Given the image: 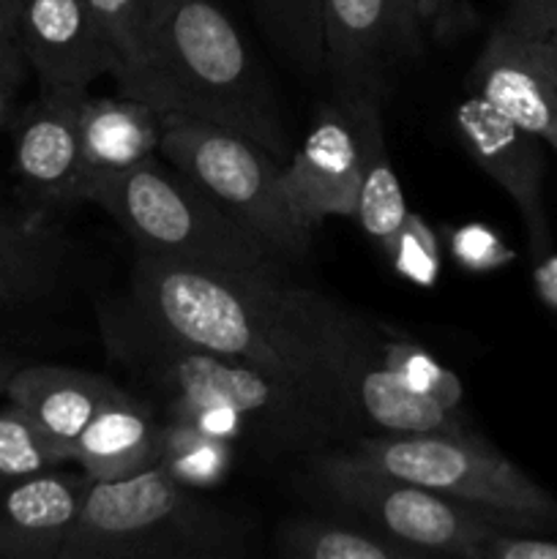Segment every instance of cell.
<instances>
[{"mask_svg":"<svg viewBox=\"0 0 557 559\" xmlns=\"http://www.w3.org/2000/svg\"><path fill=\"white\" fill-rule=\"evenodd\" d=\"M129 306L162 331L278 377L347 435L364 429L358 377L380 333L349 306L293 282L284 267L211 271L137 257Z\"/></svg>","mask_w":557,"mask_h":559,"instance_id":"6da1fadb","label":"cell"},{"mask_svg":"<svg viewBox=\"0 0 557 559\" xmlns=\"http://www.w3.org/2000/svg\"><path fill=\"white\" fill-rule=\"evenodd\" d=\"M115 82L158 112L227 126L282 164L293 156L276 91L216 0H156L140 63Z\"/></svg>","mask_w":557,"mask_h":559,"instance_id":"7a4b0ae2","label":"cell"},{"mask_svg":"<svg viewBox=\"0 0 557 559\" xmlns=\"http://www.w3.org/2000/svg\"><path fill=\"white\" fill-rule=\"evenodd\" d=\"M109 355L158 393L173 420L200 407H233L249 420L257 451H322L347 431L306 393L249 364L197 347L147 322L129 300L104 306Z\"/></svg>","mask_w":557,"mask_h":559,"instance_id":"3957f363","label":"cell"},{"mask_svg":"<svg viewBox=\"0 0 557 559\" xmlns=\"http://www.w3.org/2000/svg\"><path fill=\"white\" fill-rule=\"evenodd\" d=\"M85 202L109 213L140 257L211 271L284 267L271 246L156 153L120 173L91 175Z\"/></svg>","mask_w":557,"mask_h":559,"instance_id":"277c9868","label":"cell"},{"mask_svg":"<svg viewBox=\"0 0 557 559\" xmlns=\"http://www.w3.org/2000/svg\"><path fill=\"white\" fill-rule=\"evenodd\" d=\"M244 533L229 513L162 467L126 480H91L63 559H229Z\"/></svg>","mask_w":557,"mask_h":559,"instance_id":"5b68a950","label":"cell"},{"mask_svg":"<svg viewBox=\"0 0 557 559\" xmlns=\"http://www.w3.org/2000/svg\"><path fill=\"white\" fill-rule=\"evenodd\" d=\"M364 462L459 502L506 533H555L557 500L478 431L470 435L358 437Z\"/></svg>","mask_w":557,"mask_h":559,"instance_id":"8992f818","label":"cell"},{"mask_svg":"<svg viewBox=\"0 0 557 559\" xmlns=\"http://www.w3.org/2000/svg\"><path fill=\"white\" fill-rule=\"evenodd\" d=\"M306 484L339 516L393 540L413 557L484 559V546L506 533L459 502L364 462L349 448L317 451Z\"/></svg>","mask_w":557,"mask_h":559,"instance_id":"52a82bcc","label":"cell"},{"mask_svg":"<svg viewBox=\"0 0 557 559\" xmlns=\"http://www.w3.org/2000/svg\"><path fill=\"white\" fill-rule=\"evenodd\" d=\"M158 156L284 262L306 254L311 233L300 229L289 213L284 164L254 140L211 120L162 112Z\"/></svg>","mask_w":557,"mask_h":559,"instance_id":"ba28073f","label":"cell"},{"mask_svg":"<svg viewBox=\"0 0 557 559\" xmlns=\"http://www.w3.org/2000/svg\"><path fill=\"white\" fill-rule=\"evenodd\" d=\"M322 31L336 104L386 98L391 69L415 58L424 36L410 0H322Z\"/></svg>","mask_w":557,"mask_h":559,"instance_id":"9c48e42d","label":"cell"},{"mask_svg":"<svg viewBox=\"0 0 557 559\" xmlns=\"http://www.w3.org/2000/svg\"><path fill=\"white\" fill-rule=\"evenodd\" d=\"M87 93H38L20 109L14 136V173L38 213L85 202L87 162L80 136V104Z\"/></svg>","mask_w":557,"mask_h":559,"instance_id":"30bf717a","label":"cell"},{"mask_svg":"<svg viewBox=\"0 0 557 559\" xmlns=\"http://www.w3.org/2000/svg\"><path fill=\"white\" fill-rule=\"evenodd\" d=\"M16 33L38 93H87L120 71L87 0H16Z\"/></svg>","mask_w":557,"mask_h":559,"instance_id":"8fae6325","label":"cell"},{"mask_svg":"<svg viewBox=\"0 0 557 559\" xmlns=\"http://www.w3.org/2000/svg\"><path fill=\"white\" fill-rule=\"evenodd\" d=\"M473 96L557 151V41L497 25L467 76Z\"/></svg>","mask_w":557,"mask_h":559,"instance_id":"7c38bea8","label":"cell"},{"mask_svg":"<svg viewBox=\"0 0 557 559\" xmlns=\"http://www.w3.org/2000/svg\"><path fill=\"white\" fill-rule=\"evenodd\" d=\"M464 151L517 205L535 260L552 254V229L544 207V142L470 93L453 109Z\"/></svg>","mask_w":557,"mask_h":559,"instance_id":"4fadbf2b","label":"cell"},{"mask_svg":"<svg viewBox=\"0 0 557 559\" xmlns=\"http://www.w3.org/2000/svg\"><path fill=\"white\" fill-rule=\"evenodd\" d=\"M284 197L295 224L315 233L325 218L358 211V145L342 107H325L282 167Z\"/></svg>","mask_w":557,"mask_h":559,"instance_id":"5bb4252c","label":"cell"},{"mask_svg":"<svg viewBox=\"0 0 557 559\" xmlns=\"http://www.w3.org/2000/svg\"><path fill=\"white\" fill-rule=\"evenodd\" d=\"M91 478L60 467L0 480V559H63Z\"/></svg>","mask_w":557,"mask_h":559,"instance_id":"9a60e30c","label":"cell"},{"mask_svg":"<svg viewBox=\"0 0 557 559\" xmlns=\"http://www.w3.org/2000/svg\"><path fill=\"white\" fill-rule=\"evenodd\" d=\"M71 243L47 213L0 211V311L49 304L71 273Z\"/></svg>","mask_w":557,"mask_h":559,"instance_id":"2e32d148","label":"cell"},{"mask_svg":"<svg viewBox=\"0 0 557 559\" xmlns=\"http://www.w3.org/2000/svg\"><path fill=\"white\" fill-rule=\"evenodd\" d=\"M158 448L162 420L151 404L118 385L71 442L69 462L91 480H126L156 467Z\"/></svg>","mask_w":557,"mask_h":559,"instance_id":"e0dca14e","label":"cell"},{"mask_svg":"<svg viewBox=\"0 0 557 559\" xmlns=\"http://www.w3.org/2000/svg\"><path fill=\"white\" fill-rule=\"evenodd\" d=\"M118 382L93 371L55 364H22L5 385V402L16 404L44 435L69 453L96 409Z\"/></svg>","mask_w":557,"mask_h":559,"instance_id":"ac0fdd59","label":"cell"},{"mask_svg":"<svg viewBox=\"0 0 557 559\" xmlns=\"http://www.w3.org/2000/svg\"><path fill=\"white\" fill-rule=\"evenodd\" d=\"M339 107L347 115L355 131V145H358L360 189L355 218H358L360 229L386 251L410 207L404 202L402 183H399L391 153H388L382 96H360L347 104H339Z\"/></svg>","mask_w":557,"mask_h":559,"instance_id":"d6986e66","label":"cell"},{"mask_svg":"<svg viewBox=\"0 0 557 559\" xmlns=\"http://www.w3.org/2000/svg\"><path fill=\"white\" fill-rule=\"evenodd\" d=\"M80 136L87 173H120L158 153L162 112L126 93L85 96L80 104Z\"/></svg>","mask_w":557,"mask_h":559,"instance_id":"ffe728a7","label":"cell"},{"mask_svg":"<svg viewBox=\"0 0 557 559\" xmlns=\"http://www.w3.org/2000/svg\"><path fill=\"white\" fill-rule=\"evenodd\" d=\"M358 413L364 426L377 429V435L418 437V435H470L464 409L442 407L435 399L424 396L388 366L369 364L358 377Z\"/></svg>","mask_w":557,"mask_h":559,"instance_id":"44dd1931","label":"cell"},{"mask_svg":"<svg viewBox=\"0 0 557 559\" xmlns=\"http://www.w3.org/2000/svg\"><path fill=\"white\" fill-rule=\"evenodd\" d=\"M276 555L287 559H410L407 549L355 522L293 516L276 530Z\"/></svg>","mask_w":557,"mask_h":559,"instance_id":"7402d4cb","label":"cell"},{"mask_svg":"<svg viewBox=\"0 0 557 559\" xmlns=\"http://www.w3.org/2000/svg\"><path fill=\"white\" fill-rule=\"evenodd\" d=\"M268 41L298 74L317 80L325 71L322 0H249Z\"/></svg>","mask_w":557,"mask_h":559,"instance_id":"603a6c76","label":"cell"},{"mask_svg":"<svg viewBox=\"0 0 557 559\" xmlns=\"http://www.w3.org/2000/svg\"><path fill=\"white\" fill-rule=\"evenodd\" d=\"M238 445L216 440L183 420L162 424V448H158V464L164 473L173 475L178 484L189 489H213L229 475Z\"/></svg>","mask_w":557,"mask_h":559,"instance_id":"cb8c5ba5","label":"cell"},{"mask_svg":"<svg viewBox=\"0 0 557 559\" xmlns=\"http://www.w3.org/2000/svg\"><path fill=\"white\" fill-rule=\"evenodd\" d=\"M69 464V453L49 440L16 404L0 407V480Z\"/></svg>","mask_w":557,"mask_h":559,"instance_id":"d4e9b609","label":"cell"},{"mask_svg":"<svg viewBox=\"0 0 557 559\" xmlns=\"http://www.w3.org/2000/svg\"><path fill=\"white\" fill-rule=\"evenodd\" d=\"M380 364L388 366L393 374L402 377L410 388H415L424 396L435 399L442 407L464 409V388L462 380L451 369L440 364L429 349L420 347L410 338H380Z\"/></svg>","mask_w":557,"mask_h":559,"instance_id":"484cf974","label":"cell"},{"mask_svg":"<svg viewBox=\"0 0 557 559\" xmlns=\"http://www.w3.org/2000/svg\"><path fill=\"white\" fill-rule=\"evenodd\" d=\"M87 5L107 36L109 47L118 55V76H123L140 63L156 0H87Z\"/></svg>","mask_w":557,"mask_h":559,"instance_id":"4316f807","label":"cell"},{"mask_svg":"<svg viewBox=\"0 0 557 559\" xmlns=\"http://www.w3.org/2000/svg\"><path fill=\"white\" fill-rule=\"evenodd\" d=\"M391 267L415 287L431 289L440 276V240L420 213L407 211L386 249Z\"/></svg>","mask_w":557,"mask_h":559,"instance_id":"83f0119b","label":"cell"},{"mask_svg":"<svg viewBox=\"0 0 557 559\" xmlns=\"http://www.w3.org/2000/svg\"><path fill=\"white\" fill-rule=\"evenodd\" d=\"M446 243L453 260L470 273H491L513 260V249L491 227L478 222L446 229Z\"/></svg>","mask_w":557,"mask_h":559,"instance_id":"f1b7e54d","label":"cell"},{"mask_svg":"<svg viewBox=\"0 0 557 559\" xmlns=\"http://www.w3.org/2000/svg\"><path fill=\"white\" fill-rule=\"evenodd\" d=\"M25 52L16 33V0H0V82L20 91L27 80Z\"/></svg>","mask_w":557,"mask_h":559,"instance_id":"f546056e","label":"cell"},{"mask_svg":"<svg viewBox=\"0 0 557 559\" xmlns=\"http://www.w3.org/2000/svg\"><path fill=\"white\" fill-rule=\"evenodd\" d=\"M500 22L524 36L557 41V0H511Z\"/></svg>","mask_w":557,"mask_h":559,"instance_id":"4dcf8cb0","label":"cell"},{"mask_svg":"<svg viewBox=\"0 0 557 559\" xmlns=\"http://www.w3.org/2000/svg\"><path fill=\"white\" fill-rule=\"evenodd\" d=\"M424 36L435 41H451L467 22L462 0H410Z\"/></svg>","mask_w":557,"mask_h":559,"instance_id":"1f68e13d","label":"cell"},{"mask_svg":"<svg viewBox=\"0 0 557 559\" xmlns=\"http://www.w3.org/2000/svg\"><path fill=\"white\" fill-rule=\"evenodd\" d=\"M484 559H557V538L533 533H500L484 546Z\"/></svg>","mask_w":557,"mask_h":559,"instance_id":"d6a6232c","label":"cell"},{"mask_svg":"<svg viewBox=\"0 0 557 559\" xmlns=\"http://www.w3.org/2000/svg\"><path fill=\"white\" fill-rule=\"evenodd\" d=\"M538 293L557 309V260L552 254H546L544 265L538 267Z\"/></svg>","mask_w":557,"mask_h":559,"instance_id":"836d02e7","label":"cell"},{"mask_svg":"<svg viewBox=\"0 0 557 559\" xmlns=\"http://www.w3.org/2000/svg\"><path fill=\"white\" fill-rule=\"evenodd\" d=\"M22 364H27V358H22L14 347L0 342V396H5V385H9V380Z\"/></svg>","mask_w":557,"mask_h":559,"instance_id":"e575fe53","label":"cell"},{"mask_svg":"<svg viewBox=\"0 0 557 559\" xmlns=\"http://www.w3.org/2000/svg\"><path fill=\"white\" fill-rule=\"evenodd\" d=\"M16 93L20 91H14V87H9L0 82V131L11 129L16 120V115H20V109H16Z\"/></svg>","mask_w":557,"mask_h":559,"instance_id":"d590c367","label":"cell"}]
</instances>
